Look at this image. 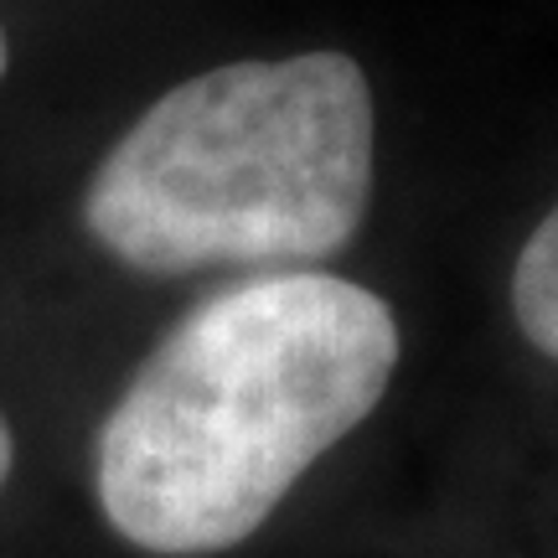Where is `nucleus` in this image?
Wrapping results in <instances>:
<instances>
[{
  "mask_svg": "<svg viewBox=\"0 0 558 558\" xmlns=\"http://www.w3.org/2000/svg\"><path fill=\"white\" fill-rule=\"evenodd\" d=\"M11 465H16V439H11V424H5V414H0V486H5V476H11Z\"/></svg>",
  "mask_w": 558,
  "mask_h": 558,
  "instance_id": "nucleus-4",
  "label": "nucleus"
},
{
  "mask_svg": "<svg viewBox=\"0 0 558 558\" xmlns=\"http://www.w3.org/2000/svg\"><path fill=\"white\" fill-rule=\"evenodd\" d=\"M512 316L527 347L558 362V202L522 243L512 269Z\"/></svg>",
  "mask_w": 558,
  "mask_h": 558,
  "instance_id": "nucleus-3",
  "label": "nucleus"
},
{
  "mask_svg": "<svg viewBox=\"0 0 558 558\" xmlns=\"http://www.w3.org/2000/svg\"><path fill=\"white\" fill-rule=\"evenodd\" d=\"M399 367L388 300L320 269L218 290L150 347L94 450L109 527L160 558L243 543Z\"/></svg>",
  "mask_w": 558,
  "mask_h": 558,
  "instance_id": "nucleus-1",
  "label": "nucleus"
},
{
  "mask_svg": "<svg viewBox=\"0 0 558 558\" xmlns=\"http://www.w3.org/2000/svg\"><path fill=\"white\" fill-rule=\"evenodd\" d=\"M373 202V88L347 52L243 58L166 88L83 186V228L140 275L320 264Z\"/></svg>",
  "mask_w": 558,
  "mask_h": 558,
  "instance_id": "nucleus-2",
  "label": "nucleus"
},
{
  "mask_svg": "<svg viewBox=\"0 0 558 558\" xmlns=\"http://www.w3.org/2000/svg\"><path fill=\"white\" fill-rule=\"evenodd\" d=\"M5 68H11V37H5V21H0V78H5Z\"/></svg>",
  "mask_w": 558,
  "mask_h": 558,
  "instance_id": "nucleus-5",
  "label": "nucleus"
}]
</instances>
